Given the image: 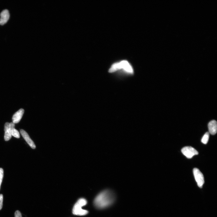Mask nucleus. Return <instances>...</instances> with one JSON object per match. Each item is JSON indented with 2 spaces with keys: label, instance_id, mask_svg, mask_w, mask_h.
<instances>
[{
  "label": "nucleus",
  "instance_id": "obj_1",
  "mask_svg": "<svg viewBox=\"0 0 217 217\" xmlns=\"http://www.w3.org/2000/svg\"><path fill=\"white\" fill-rule=\"evenodd\" d=\"M115 200L114 194L110 191L106 190L100 193L94 199V203L98 209H103L111 205Z\"/></svg>",
  "mask_w": 217,
  "mask_h": 217
},
{
  "label": "nucleus",
  "instance_id": "obj_2",
  "mask_svg": "<svg viewBox=\"0 0 217 217\" xmlns=\"http://www.w3.org/2000/svg\"><path fill=\"white\" fill-rule=\"evenodd\" d=\"M87 204V201L86 199L83 198L79 199L73 207V213L74 215L79 216H84L87 214L88 211L81 208L82 206L86 205Z\"/></svg>",
  "mask_w": 217,
  "mask_h": 217
},
{
  "label": "nucleus",
  "instance_id": "obj_3",
  "mask_svg": "<svg viewBox=\"0 0 217 217\" xmlns=\"http://www.w3.org/2000/svg\"><path fill=\"white\" fill-rule=\"evenodd\" d=\"M194 176L197 185L200 188H202L204 183V176L199 170L195 168L193 171Z\"/></svg>",
  "mask_w": 217,
  "mask_h": 217
},
{
  "label": "nucleus",
  "instance_id": "obj_4",
  "mask_svg": "<svg viewBox=\"0 0 217 217\" xmlns=\"http://www.w3.org/2000/svg\"><path fill=\"white\" fill-rule=\"evenodd\" d=\"M181 151L183 154L188 159H191L194 156L199 154L196 149L190 146L184 147L182 149Z\"/></svg>",
  "mask_w": 217,
  "mask_h": 217
},
{
  "label": "nucleus",
  "instance_id": "obj_5",
  "mask_svg": "<svg viewBox=\"0 0 217 217\" xmlns=\"http://www.w3.org/2000/svg\"><path fill=\"white\" fill-rule=\"evenodd\" d=\"M118 70L123 69L128 73L132 74L133 73V70L131 66L126 60H123L119 63H117Z\"/></svg>",
  "mask_w": 217,
  "mask_h": 217
},
{
  "label": "nucleus",
  "instance_id": "obj_6",
  "mask_svg": "<svg viewBox=\"0 0 217 217\" xmlns=\"http://www.w3.org/2000/svg\"><path fill=\"white\" fill-rule=\"evenodd\" d=\"M20 133L27 143L32 148L35 149L36 147L35 144L27 132L23 129H21Z\"/></svg>",
  "mask_w": 217,
  "mask_h": 217
},
{
  "label": "nucleus",
  "instance_id": "obj_7",
  "mask_svg": "<svg viewBox=\"0 0 217 217\" xmlns=\"http://www.w3.org/2000/svg\"><path fill=\"white\" fill-rule=\"evenodd\" d=\"M24 112V110L21 109L15 112L12 118L13 122L15 124L18 123L22 119Z\"/></svg>",
  "mask_w": 217,
  "mask_h": 217
},
{
  "label": "nucleus",
  "instance_id": "obj_8",
  "mask_svg": "<svg viewBox=\"0 0 217 217\" xmlns=\"http://www.w3.org/2000/svg\"><path fill=\"white\" fill-rule=\"evenodd\" d=\"M0 16V25H3L7 22L10 17V15L7 9H5L1 12Z\"/></svg>",
  "mask_w": 217,
  "mask_h": 217
},
{
  "label": "nucleus",
  "instance_id": "obj_9",
  "mask_svg": "<svg viewBox=\"0 0 217 217\" xmlns=\"http://www.w3.org/2000/svg\"><path fill=\"white\" fill-rule=\"evenodd\" d=\"M209 133L211 135H215L217 132V122L214 120H212L209 122L208 124Z\"/></svg>",
  "mask_w": 217,
  "mask_h": 217
},
{
  "label": "nucleus",
  "instance_id": "obj_10",
  "mask_svg": "<svg viewBox=\"0 0 217 217\" xmlns=\"http://www.w3.org/2000/svg\"><path fill=\"white\" fill-rule=\"evenodd\" d=\"M4 130L5 132L4 139L5 141H8L11 139L12 136L9 127V123L8 122L6 123L5 125Z\"/></svg>",
  "mask_w": 217,
  "mask_h": 217
},
{
  "label": "nucleus",
  "instance_id": "obj_11",
  "mask_svg": "<svg viewBox=\"0 0 217 217\" xmlns=\"http://www.w3.org/2000/svg\"><path fill=\"white\" fill-rule=\"evenodd\" d=\"M9 127L11 131V133L12 136L17 138H19L20 137V135L19 132L15 128V124L13 122H11L9 123Z\"/></svg>",
  "mask_w": 217,
  "mask_h": 217
},
{
  "label": "nucleus",
  "instance_id": "obj_12",
  "mask_svg": "<svg viewBox=\"0 0 217 217\" xmlns=\"http://www.w3.org/2000/svg\"><path fill=\"white\" fill-rule=\"evenodd\" d=\"M209 137V132H206L202 139V142L204 144H206L208 142Z\"/></svg>",
  "mask_w": 217,
  "mask_h": 217
},
{
  "label": "nucleus",
  "instance_id": "obj_13",
  "mask_svg": "<svg viewBox=\"0 0 217 217\" xmlns=\"http://www.w3.org/2000/svg\"><path fill=\"white\" fill-rule=\"evenodd\" d=\"M4 175V170L2 168H0V188H1V184L2 182Z\"/></svg>",
  "mask_w": 217,
  "mask_h": 217
},
{
  "label": "nucleus",
  "instance_id": "obj_14",
  "mask_svg": "<svg viewBox=\"0 0 217 217\" xmlns=\"http://www.w3.org/2000/svg\"><path fill=\"white\" fill-rule=\"evenodd\" d=\"M3 196L2 194L0 195V210H1L3 207Z\"/></svg>",
  "mask_w": 217,
  "mask_h": 217
},
{
  "label": "nucleus",
  "instance_id": "obj_15",
  "mask_svg": "<svg viewBox=\"0 0 217 217\" xmlns=\"http://www.w3.org/2000/svg\"><path fill=\"white\" fill-rule=\"evenodd\" d=\"M15 217H22V214L19 211H17L15 214Z\"/></svg>",
  "mask_w": 217,
  "mask_h": 217
}]
</instances>
